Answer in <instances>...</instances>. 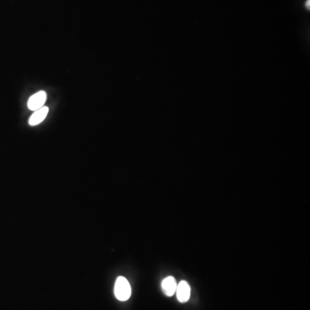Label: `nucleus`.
Returning <instances> with one entry per match:
<instances>
[{
  "instance_id": "6",
  "label": "nucleus",
  "mask_w": 310,
  "mask_h": 310,
  "mask_svg": "<svg viewBox=\"0 0 310 310\" xmlns=\"http://www.w3.org/2000/svg\"><path fill=\"white\" fill-rule=\"evenodd\" d=\"M306 6H307V8H309V0H307V5H306Z\"/></svg>"
},
{
  "instance_id": "5",
  "label": "nucleus",
  "mask_w": 310,
  "mask_h": 310,
  "mask_svg": "<svg viewBox=\"0 0 310 310\" xmlns=\"http://www.w3.org/2000/svg\"><path fill=\"white\" fill-rule=\"evenodd\" d=\"M48 113V108L43 106L41 109H37L35 112L33 113V115L30 116L29 120V123L31 126H36L41 123V121H43Z\"/></svg>"
},
{
  "instance_id": "2",
  "label": "nucleus",
  "mask_w": 310,
  "mask_h": 310,
  "mask_svg": "<svg viewBox=\"0 0 310 310\" xmlns=\"http://www.w3.org/2000/svg\"><path fill=\"white\" fill-rule=\"evenodd\" d=\"M47 99V94L43 91H40L36 94L31 96V98L28 101V107L31 110H37L44 106L45 102Z\"/></svg>"
},
{
  "instance_id": "3",
  "label": "nucleus",
  "mask_w": 310,
  "mask_h": 310,
  "mask_svg": "<svg viewBox=\"0 0 310 310\" xmlns=\"http://www.w3.org/2000/svg\"><path fill=\"white\" fill-rule=\"evenodd\" d=\"M177 298L180 302H186L191 296V287L186 281H181L176 289Z\"/></svg>"
},
{
  "instance_id": "4",
  "label": "nucleus",
  "mask_w": 310,
  "mask_h": 310,
  "mask_svg": "<svg viewBox=\"0 0 310 310\" xmlns=\"http://www.w3.org/2000/svg\"><path fill=\"white\" fill-rule=\"evenodd\" d=\"M177 284L173 277H167L165 278L161 283V288L163 292L165 293L167 296H172L176 292Z\"/></svg>"
},
{
  "instance_id": "1",
  "label": "nucleus",
  "mask_w": 310,
  "mask_h": 310,
  "mask_svg": "<svg viewBox=\"0 0 310 310\" xmlns=\"http://www.w3.org/2000/svg\"><path fill=\"white\" fill-rule=\"evenodd\" d=\"M115 295L119 301H127L131 295V287L130 283L123 277H119L115 281Z\"/></svg>"
}]
</instances>
